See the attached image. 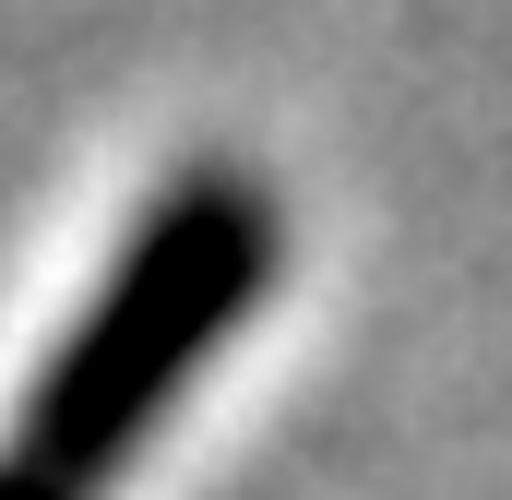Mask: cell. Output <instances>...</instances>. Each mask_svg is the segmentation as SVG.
I'll return each instance as SVG.
<instances>
[{"label": "cell", "instance_id": "obj_1", "mask_svg": "<svg viewBox=\"0 0 512 500\" xmlns=\"http://www.w3.org/2000/svg\"><path fill=\"white\" fill-rule=\"evenodd\" d=\"M0 500H96V477L60 465L36 429H12V441H0Z\"/></svg>", "mask_w": 512, "mask_h": 500}]
</instances>
